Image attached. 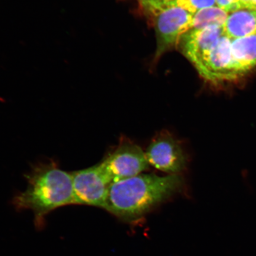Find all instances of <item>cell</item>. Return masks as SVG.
<instances>
[{"instance_id": "ba28073f", "label": "cell", "mask_w": 256, "mask_h": 256, "mask_svg": "<svg viewBox=\"0 0 256 256\" xmlns=\"http://www.w3.org/2000/svg\"><path fill=\"white\" fill-rule=\"evenodd\" d=\"M224 34L223 28L210 26L200 30H188L178 46L184 56L196 67L216 46Z\"/></svg>"}, {"instance_id": "52a82bcc", "label": "cell", "mask_w": 256, "mask_h": 256, "mask_svg": "<svg viewBox=\"0 0 256 256\" xmlns=\"http://www.w3.org/2000/svg\"><path fill=\"white\" fill-rule=\"evenodd\" d=\"M232 41L224 34L202 62L195 67L200 76L208 82H220L241 76L233 59Z\"/></svg>"}, {"instance_id": "4fadbf2b", "label": "cell", "mask_w": 256, "mask_h": 256, "mask_svg": "<svg viewBox=\"0 0 256 256\" xmlns=\"http://www.w3.org/2000/svg\"><path fill=\"white\" fill-rule=\"evenodd\" d=\"M218 7L228 12H234L241 8L239 0H216Z\"/></svg>"}, {"instance_id": "9a60e30c", "label": "cell", "mask_w": 256, "mask_h": 256, "mask_svg": "<svg viewBox=\"0 0 256 256\" xmlns=\"http://www.w3.org/2000/svg\"><path fill=\"white\" fill-rule=\"evenodd\" d=\"M182 0H162V4L164 9L172 6H178V2Z\"/></svg>"}, {"instance_id": "7a4b0ae2", "label": "cell", "mask_w": 256, "mask_h": 256, "mask_svg": "<svg viewBox=\"0 0 256 256\" xmlns=\"http://www.w3.org/2000/svg\"><path fill=\"white\" fill-rule=\"evenodd\" d=\"M24 177L27 188L15 195L12 204L18 210H32L38 228L43 226L44 218L53 210L76 204L72 172L60 169L54 160L32 166Z\"/></svg>"}, {"instance_id": "2e32d148", "label": "cell", "mask_w": 256, "mask_h": 256, "mask_svg": "<svg viewBox=\"0 0 256 256\" xmlns=\"http://www.w3.org/2000/svg\"><path fill=\"white\" fill-rule=\"evenodd\" d=\"M254 8L256 9V0H254Z\"/></svg>"}, {"instance_id": "7c38bea8", "label": "cell", "mask_w": 256, "mask_h": 256, "mask_svg": "<svg viewBox=\"0 0 256 256\" xmlns=\"http://www.w3.org/2000/svg\"><path fill=\"white\" fill-rule=\"evenodd\" d=\"M216 5V0H182L178 4V6L187 8L194 14L200 10L213 7Z\"/></svg>"}, {"instance_id": "30bf717a", "label": "cell", "mask_w": 256, "mask_h": 256, "mask_svg": "<svg viewBox=\"0 0 256 256\" xmlns=\"http://www.w3.org/2000/svg\"><path fill=\"white\" fill-rule=\"evenodd\" d=\"M232 52L240 75L254 68L256 66V34L232 40Z\"/></svg>"}, {"instance_id": "6da1fadb", "label": "cell", "mask_w": 256, "mask_h": 256, "mask_svg": "<svg viewBox=\"0 0 256 256\" xmlns=\"http://www.w3.org/2000/svg\"><path fill=\"white\" fill-rule=\"evenodd\" d=\"M184 186L181 174H142L111 184L104 210L124 222H136Z\"/></svg>"}, {"instance_id": "8992f818", "label": "cell", "mask_w": 256, "mask_h": 256, "mask_svg": "<svg viewBox=\"0 0 256 256\" xmlns=\"http://www.w3.org/2000/svg\"><path fill=\"white\" fill-rule=\"evenodd\" d=\"M72 174L76 204L104 209L110 183L100 162Z\"/></svg>"}, {"instance_id": "9c48e42d", "label": "cell", "mask_w": 256, "mask_h": 256, "mask_svg": "<svg viewBox=\"0 0 256 256\" xmlns=\"http://www.w3.org/2000/svg\"><path fill=\"white\" fill-rule=\"evenodd\" d=\"M223 30L232 40L256 34V9L240 8L230 12Z\"/></svg>"}, {"instance_id": "3957f363", "label": "cell", "mask_w": 256, "mask_h": 256, "mask_svg": "<svg viewBox=\"0 0 256 256\" xmlns=\"http://www.w3.org/2000/svg\"><path fill=\"white\" fill-rule=\"evenodd\" d=\"M100 164L110 184L142 174L150 167L145 152L124 136Z\"/></svg>"}, {"instance_id": "8fae6325", "label": "cell", "mask_w": 256, "mask_h": 256, "mask_svg": "<svg viewBox=\"0 0 256 256\" xmlns=\"http://www.w3.org/2000/svg\"><path fill=\"white\" fill-rule=\"evenodd\" d=\"M228 15V12L216 6L200 10L194 14L190 30H203L210 26L223 28Z\"/></svg>"}, {"instance_id": "277c9868", "label": "cell", "mask_w": 256, "mask_h": 256, "mask_svg": "<svg viewBox=\"0 0 256 256\" xmlns=\"http://www.w3.org/2000/svg\"><path fill=\"white\" fill-rule=\"evenodd\" d=\"M145 152L150 166L168 174H181L187 167L188 158L184 146L168 130L156 134Z\"/></svg>"}, {"instance_id": "5bb4252c", "label": "cell", "mask_w": 256, "mask_h": 256, "mask_svg": "<svg viewBox=\"0 0 256 256\" xmlns=\"http://www.w3.org/2000/svg\"><path fill=\"white\" fill-rule=\"evenodd\" d=\"M241 8H254V0H239Z\"/></svg>"}, {"instance_id": "5b68a950", "label": "cell", "mask_w": 256, "mask_h": 256, "mask_svg": "<svg viewBox=\"0 0 256 256\" xmlns=\"http://www.w3.org/2000/svg\"><path fill=\"white\" fill-rule=\"evenodd\" d=\"M194 12L182 6L166 8L152 16L156 37V58L178 46L190 30Z\"/></svg>"}]
</instances>
